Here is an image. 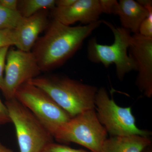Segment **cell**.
<instances>
[{
    "mask_svg": "<svg viewBox=\"0 0 152 152\" xmlns=\"http://www.w3.org/2000/svg\"><path fill=\"white\" fill-rule=\"evenodd\" d=\"M102 23L99 20L71 26L53 20L50 22L45 34L38 38L31 50L41 72L52 71L64 64Z\"/></svg>",
    "mask_w": 152,
    "mask_h": 152,
    "instance_id": "1",
    "label": "cell"
},
{
    "mask_svg": "<svg viewBox=\"0 0 152 152\" xmlns=\"http://www.w3.org/2000/svg\"><path fill=\"white\" fill-rule=\"evenodd\" d=\"M45 92L71 118L95 109L96 87L58 75L38 76L28 82Z\"/></svg>",
    "mask_w": 152,
    "mask_h": 152,
    "instance_id": "2",
    "label": "cell"
},
{
    "mask_svg": "<svg viewBox=\"0 0 152 152\" xmlns=\"http://www.w3.org/2000/svg\"><path fill=\"white\" fill-rule=\"evenodd\" d=\"M113 34L114 42L111 45H101L96 39L92 38L88 45V58L92 62L101 64L106 68L115 64L117 77L124 80L127 74L137 71L134 62L128 54L131 37L130 32L122 27H118L110 22L103 20Z\"/></svg>",
    "mask_w": 152,
    "mask_h": 152,
    "instance_id": "3",
    "label": "cell"
},
{
    "mask_svg": "<svg viewBox=\"0 0 152 152\" xmlns=\"http://www.w3.org/2000/svg\"><path fill=\"white\" fill-rule=\"evenodd\" d=\"M5 104L15 129L20 152H42L53 142L50 133L15 98L7 100Z\"/></svg>",
    "mask_w": 152,
    "mask_h": 152,
    "instance_id": "4",
    "label": "cell"
},
{
    "mask_svg": "<svg viewBox=\"0 0 152 152\" xmlns=\"http://www.w3.org/2000/svg\"><path fill=\"white\" fill-rule=\"evenodd\" d=\"M107 134L95 109H92L71 118L57 131L54 138L61 143L78 144L92 152H100Z\"/></svg>",
    "mask_w": 152,
    "mask_h": 152,
    "instance_id": "5",
    "label": "cell"
},
{
    "mask_svg": "<svg viewBox=\"0 0 152 152\" xmlns=\"http://www.w3.org/2000/svg\"><path fill=\"white\" fill-rule=\"evenodd\" d=\"M15 98L32 113L53 137L59 129L71 118L45 92L29 83L19 87Z\"/></svg>",
    "mask_w": 152,
    "mask_h": 152,
    "instance_id": "6",
    "label": "cell"
},
{
    "mask_svg": "<svg viewBox=\"0 0 152 152\" xmlns=\"http://www.w3.org/2000/svg\"><path fill=\"white\" fill-rule=\"evenodd\" d=\"M98 119L112 137L140 136L148 137L149 131L141 129L136 125L130 107L118 105L110 99L105 89L98 90L95 101Z\"/></svg>",
    "mask_w": 152,
    "mask_h": 152,
    "instance_id": "7",
    "label": "cell"
},
{
    "mask_svg": "<svg viewBox=\"0 0 152 152\" xmlns=\"http://www.w3.org/2000/svg\"><path fill=\"white\" fill-rule=\"evenodd\" d=\"M2 92L7 100L15 98L22 85L38 77L41 71L31 51L9 50L6 58Z\"/></svg>",
    "mask_w": 152,
    "mask_h": 152,
    "instance_id": "8",
    "label": "cell"
},
{
    "mask_svg": "<svg viewBox=\"0 0 152 152\" xmlns=\"http://www.w3.org/2000/svg\"><path fill=\"white\" fill-rule=\"evenodd\" d=\"M129 55L134 62L138 72L136 84L147 97L152 95V38L139 33L131 37Z\"/></svg>",
    "mask_w": 152,
    "mask_h": 152,
    "instance_id": "9",
    "label": "cell"
},
{
    "mask_svg": "<svg viewBox=\"0 0 152 152\" xmlns=\"http://www.w3.org/2000/svg\"><path fill=\"white\" fill-rule=\"evenodd\" d=\"M102 14L99 0H76L65 8H55L52 10L53 20L70 26L77 22L86 25L99 20Z\"/></svg>",
    "mask_w": 152,
    "mask_h": 152,
    "instance_id": "10",
    "label": "cell"
},
{
    "mask_svg": "<svg viewBox=\"0 0 152 152\" xmlns=\"http://www.w3.org/2000/svg\"><path fill=\"white\" fill-rule=\"evenodd\" d=\"M50 22L48 10L40 11L31 16L24 18L15 29L17 49L23 51H31L39 35L46 30Z\"/></svg>",
    "mask_w": 152,
    "mask_h": 152,
    "instance_id": "11",
    "label": "cell"
},
{
    "mask_svg": "<svg viewBox=\"0 0 152 152\" xmlns=\"http://www.w3.org/2000/svg\"><path fill=\"white\" fill-rule=\"evenodd\" d=\"M152 12V10L148 11L137 1L120 0L117 15L121 27L136 34L142 22Z\"/></svg>",
    "mask_w": 152,
    "mask_h": 152,
    "instance_id": "12",
    "label": "cell"
},
{
    "mask_svg": "<svg viewBox=\"0 0 152 152\" xmlns=\"http://www.w3.org/2000/svg\"><path fill=\"white\" fill-rule=\"evenodd\" d=\"M151 143L149 137H112L106 140L100 152H143Z\"/></svg>",
    "mask_w": 152,
    "mask_h": 152,
    "instance_id": "13",
    "label": "cell"
},
{
    "mask_svg": "<svg viewBox=\"0 0 152 152\" xmlns=\"http://www.w3.org/2000/svg\"><path fill=\"white\" fill-rule=\"evenodd\" d=\"M56 0H18V10L22 16L27 18L43 10H53Z\"/></svg>",
    "mask_w": 152,
    "mask_h": 152,
    "instance_id": "14",
    "label": "cell"
},
{
    "mask_svg": "<svg viewBox=\"0 0 152 152\" xmlns=\"http://www.w3.org/2000/svg\"><path fill=\"white\" fill-rule=\"evenodd\" d=\"M24 18L18 11L11 10L0 4V29H15Z\"/></svg>",
    "mask_w": 152,
    "mask_h": 152,
    "instance_id": "15",
    "label": "cell"
},
{
    "mask_svg": "<svg viewBox=\"0 0 152 152\" xmlns=\"http://www.w3.org/2000/svg\"><path fill=\"white\" fill-rule=\"evenodd\" d=\"M16 44L15 29H0V49L15 46Z\"/></svg>",
    "mask_w": 152,
    "mask_h": 152,
    "instance_id": "16",
    "label": "cell"
},
{
    "mask_svg": "<svg viewBox=\"0 0 152 152\" xmlns=\"http://www.w3.org/2000/svg\"><path fill=\"white\" fill-rule=\"evenodd\" d=\"M102 13L117 15L118 2L116 0H99Z\"/></svg>",
    "mask_w": 152,
    "mask_h": 152,
    "instance_id": "17",
    "label": "cell"
},
{
    "mask_svg": "<svg viewBox=\"0 0 152 152\" xmlns=\"http://www.w3.org/2000/svg\"><path fill=\"white\" fill-rule=\"evenodd\" d=\"M42 152H89L83 150L72 148L60 144L51 143L48 145Z\"/></svg>",
    "mask_w": 152,
    "mask_h": 152,
    "instance_id": "18",
    "label": "cell"
},
{
    "mask_svg": "<svg viewBox=\"0 0 152 152\" xmlns=\"http://www.w3.org/2000/svg\"><path fill=\"white\" fill-rule=\"evenodd\" d=\"M138 33L144 37L152 38V12L142 22Z\"/></svg>",
    "mask_w": 152,
    "mask_h": 152,
    "instance_id": "19",
    "label": "cell"
},
{
    "mask_svg": "<svg viewBox=\"0 0 152 152\" xmlns=\"http://www.w3.org/2000/svg\"><path fill=\"white\" fill-rule=\"evenodd\" d=\"M9 47L0 49V89L2 91L4 88V72L5 67L6 58L9 50Z\"/></svg>",
    "mask_w": 152,
    "mask_h": 152,
    "instance_id": "20",
    "label": "cell"
},
{
    "mask_svg": "<svg viewBox=\"0 0 152 152\" xmlns=\"http://www.w3.org/2000/svg\"><path fill=\"white\" fill-rule=\"evenodd\" d=\"M11 122L8 110L0 99V125Z\"/></svg>",
    "mask_w": 152,
    "mask_h": 152,
    "instance_id": "21",
    "label": "cell"
},
{
    "mask_svg": "<svg viewBox=\"0 0 152 152\" xmlns=\"http://www.w3.org/2000/svg\"><path fill=\"white\" fill-rule=\"evenodd\" d=\"M18 0H0V4L11 10L18 11Z\"/></svg>",
    "mask_w": 152,
    "mask_h": 152,
    "instance_id": "22",
    "label": "cell"
},
{
    "mask_svg": "<svg viewBox=\"0 0 152 152\" xmlns=\"http://www.w3.org/2000/svg\"><path fill=\"white\" fill-rule=\"evenodd\" d=\"M76 0H56V7L65 8L69 7L76 1Z\"/></svg>",
    "mask_w": 152,
    "mask_h": 152,
    "instance_id": "23",
    "label": "cell"
},
{
    "mask_svg": "<svg viewBox=\"0 0 152 152\" xmlns=\"http://www.w3.org/2000/svg\"><path fill=\"white\" fill-rule=\"evenodd\" d=\"M0 152H13L11 150L0 143Z\"/></svg>",
    "mask_w": 152,
    "mask_h": 152,
    "instance_id": "24",
    "label": "cell"
},
{
    "mask_svg": "<svg viewBox=\"0 0 152 152\" xmlns=\"http://www.w3.org/2000/svg\"><path fill=\"white\" fill-rule=\"evenodd\" d=\"M148 152H151V151H149Z\"/></svg>",
    "mask_w": 152,
    "mask_h": 152,
    "instance_id": "25",
    "label": "cell"
}]
</instances>
